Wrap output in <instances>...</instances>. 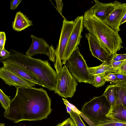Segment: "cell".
<instances>
[{
  "mask_svg": "<svg viewBox=\"0 0 126 126\" xmlns=\"http://www.w3.org/2000/svg\"><path fill=\"white\" fill-rule=\"evenodd\" d=\"M16 88V95L4 112V117L16 123L46 119L52 111L46 91L41 88Z\"/></svg>",
  "mask_w": 126,
  "mask_h": 126,
  "instance_id": "cell-1",
  "label": "cell"
},
{
  "mask_svg": "<svg viewBox=\"0 0 126 126\" xmlns=\"http://www.w3.org/2000/svg\"><path fill=\"white\" fill-rule=\"evenodd\" d=\"M9 52L8 56L0 58L1 63L18 65L36 77L39 81L38 85L46 88L50 91H55L57 74L48 60L30 57L13 49Z\"/></svg>",
  "mask_w": 126,
  "mask_h": 126,
  "instance_id": "cell-2",
  "label": "cell"
},
{
  "mask_svg": "<svg viewBox=\"0 0 126 126\" xmlns=\"http://www.w3.org/2000/svg\"><path fill=\"white\" fill-rule=\"evenodd\" d=\"M83 24L89 32L99 40L110 55L113 56L123 47L119 35L109 28L88 10L83 16Z\"/></svg>",
  "mask_w": 126,
  "mask_h": 126,
  "instance_id": "cell-3",
  "label": "cell"
},
{
  "mask_svg": "<svg viewBox=\"0 0 126 126\" xmlns=\"http://www.w3.org/2000/svg\"><path fill=\"white\" fill-rule=\"evenodd\" d=\"M111 108L109 102L103 94L94 97L85 103L80 111L97 126L112 119L107 116Z\"/></svg>",
  "mask_w": 126,
  "mask_h": 126,
  "instance_id": "cell-4",
  "label": "cell"
},
{
  "mask_svg": "<svg viewBox=\"0 0 126 126\" xmlns=\"http://www.w3.org/2000/svg\"><path fill=\"white\" fill-rule=\"evenodd\" d=\"M65 64L73 76L79 82L92 84L93 76L90 74L86 61L78 47L72 52Z\"/></svg>",
  "mask_w": 126,
  "mask_h": 126,
  "instance_id": "cell-5",
  "label": "cell"
},
{
  "mask_svg": "<svg viewBox=\"0 0 126 126\" xmlns=\"http://www.w3.org/2000/svg\"><path fill=\"white\" fill-rule=\"evenodd\" d=\"M55 93L65 99L72 98L78 84L76 79L65 65L58 74Z\"/></svg>",
  "mask_w": 126,
  "mask_h": 126,
  "instance_id": "cell-6",
  "label": "cell"
},
{
  "mask_svg": "<svg viewBox=\"0 0 126 126\" xmlns=\"http://www.w3.org/2000/svg\"><path fill=\"white\" fill-rule=\"evenodd\" d=\"M74 25L73 21L64 19L58 44L56 50V60L54 66L57 74L62 68L61 62Z\"/></svg>",
  "mask_w": 126,
  "mask_h": 126,
  "instance_id": "cell-7",
  "label": "cell"
},
{
  "mask_svg": "<svg viewBox=\"0 0 126 126\" xmlns=\"http://www.w3.org/2000/svg\"><path fill=\"white\" fill-rule=\"evenodd\" d=\"M83 16H78L74 21V25L69 39L62 60L63 64L65 65L66 62L72 52L78 47L83 30Z\"/></svg>",
  "mask_w": 126,
  "mask_h": 126,
  "instance_id": "cell-8",
  "label": "cell"
},
{
  "mask_svg": "<svg viewBox=\"0 0 126 126\" xmlns=\"http://www.w3.org/2000/svg\"><path fill=\"white\" fill-rule=\"evenodd\" d=\"M31 36L32 39V43L25 55L32 57L37 54H45L48 56L50 61L55 62L56 50L54 47L52 45L49 46L42 38L38 37L32 35Z\"/></svg>",
  "mask_w": 126,
  "mask_h": 126,
  "instance_id": "cell-9",
  "label": "cell"
},
{
  "mask_svg": "<svg viewBox=\"0 0 126 126\" xmlns=\"http://www.w3.org/2000/svg\"><path fill=\"white\" fill-rule=\"evenodd\" d=\"M85 37L88 40L92 55L103 62H109L113 56L110 55L95 36L89 32L85 34Z\"/></svg>",
  "mask_w": 126,
  "mask_h": 126,
  "instance_id": "cell-10",
  "label": "cell"
},
{
  "mask_svg": "<svg viewBox=\"0 0 126 126\" xmlns=\"http://www.w3.org/2000/svg\"><path fill=\"white\" fill-rule=\"evenodd\" d=\"M126 13V3L118 1L113 11L103 22L109 28L117 33L120 30V24Z\"/></svg>",
  "mask_w": 126,
  "mask_h": 126,
  "instance_id": "cell-11",
  "label": "cell"
},
{
  "mask_svg": "<svg viewBox=\"0 0 126 126\" xmlns=\"http://www.w3.org/2000/svg\"><path fill=\"white\" fill-rule=\"evenodd\" d=\"M94 4L89 11L100 20L104 21L114 10L118 2L115 1L112 2L104 3L97 0H94Z\"/></svg>",
  "mask_w": 126,
  "mask_h": 126,
  "instance_id": "cell-12",
  "label": "cell"
},
{
  "mask_svg": "<svg viewBox=\"0 0 126 126\" xmlns=\"http://www.w3.org/2000/svg\"><path fill=\"white\" fill-rule=\"evenodd\" d=\"M0 78L7 84L16 87H32L36 84L27 82L3 66L0 69Z\"/></svg>",
  "mask_w": 126,
  "mask_h": 126,
  "instance_id": "cell-13",
  "label": "cell"
},
{
  "mask_svg": "<svg viewBox=\"0 0 126 126\" xmlns=\"http://www.w3.org/2000/svg\"><path fill=\"white\" fill-rule=\"evenodd\" d=\"M2 63L4 67L22 79L27 82L38 85V79L25 69L14 64L6 63Z\"/></svg>",
  "mask_w": 126,
  "mask_h": 126,
  "instance_id": "cell-14",
  "label": "cell"
},
{
  "mask_svg": "<svg viewBox=\"0 0 126 126\" xmlns=\"http://www.w3.org/2000/svg\"><path fill=\"white\" fill-rule=\"evenodd\" d=\"M32 22L20 11L16 14L14 21L12 22V27L13 30L20 32L33 25Z\"/></svg>",
  "mask_w": 126,
  "mask_h": 126,
  "instance_id": "cell-15",
  "label": "cell"
},
{
  "mask_svg": "<svg viewBox=\"0 0 126 126\" xmlns=\"http://www.w3.org/2000/svg\"><path fill=\"white\" fill-rule=\"evenodd\" d=\"M107 116L112 119L126 123V107L121 105H115L111 108Z\"/></svg>",
  "mask_w": 126,
  "mask_h": 126,
  "instance_id": "cell-16",
  "label": "cell"
},
{
  "mask_svg": "<svg viewBox=\"0 0 126 126\" xmlns=\"http://www.w3.org/2000/svg\"><path fill=\"white\" fill-rule=\"evenodd\" d=\"M114 85L116 92L115 106L121 105L126 107V82H118Z\"/></svg>",
  "mask_w": 126,
  "mask_h": 126,
  "instance_id": "cell-17",
  "label": "cell"
},
{
  "mask_svg": "<svg viewBox=\"0 0 126 126\" xmlns=\"http://www.w3.org/2000/svg\"><path fill=\"white\" fill-rule=\"evenodd\" d=\"M108 62H103L100 65L96 66L88 67L87 69L90 74L93 76L110 72H116V70L112 68L110 66Z\"/></svg>",
  "mask_w": 126,
  "mask_h": 126,
  "instance_id": "cell-18",
  "label": "cell"
},
{
  "mask_svg": "<svg viewBox=\"0 0 126 126\" xmlns=\"http://www.w3.org/2000/svg\"><path fill=\"white\" fill-rule=\"evenodd\" d=\"M103 94L106 97L109 102L111 106V108H112L115 105L116 100V90L115 85H108Z\"/></svg>",
  "mask_w": 126,
  "mask_h": 126,
  "instance_id": "cell-19",
  "label": "cell"
},
{
  "mask_svg": "<svg viewBox=\"0 0 126 126\" xmlns=\"http://www.w3.org/2000/svg\"><path fill=\"white\" fill-rule=\"evenodd\" d=\"M11 97L6 95L0 89V102L1 106L6 110L9 107L11 101Z\"/></svg>",
  "mask_w": 126,
  "mask_h": 126,
  "instance_id": "cell-20",
  "label": "cell"
},
{
  "mask_svg": "<svg viewBox=\"0 0 126 126\" xmlns=\"http://www.w3.org/2000/svg\"><path fill=\"white\" fill-rule=\"evenodd\" d=\"M106 74H98L93 76V81L92 85L96 88L103 86L106 82L104 78V76Z\"/></svg>",
  "mask_w": 126,
  "mask_h": 126,
  "instance_id": "cell-21",
  "label": "cell"
},
{
  "mask_svg": "<svg viewBox=\"0 0 126 126\" xmlns=\"http://www.w3.org/2000/svg\"><path fill=\"white\" fill-rule=\"evenodd\" d=\"M69 113L76 126H86L81 119L79 113L72 110Z\"/></svg>",
  "mask_w": 126,
  "mask_h": 126,
  "instance_id": "cell-22",
  "label": "cell"
},
{
  "mask_svg": "<svg viewBox=\"0 0 126 126\" xmlns=\"http://www.w3.org/2000/svg\"><path fill=\"white\" fill-rule=\"evenodd\" d=\"M96 126H126V123L112 119L101 124Z\"/></svg>",
  "mask_w": 126,
  "mask_h": 126,
  "instance_id": "cell-23",
  "label": "cell"
},
{
  "mask_svg": "<svg viewBox=\"0 0 126 126\" xmlns=\"http://www.w3.org/2000/svg\"><path fill=\"white\" fill-rule=\"evenodd\" d=\"M106 82L111 81L116 84L119 82L117 79L113 72L107 73L104 76Z\"/></svg>",
  "mask_w": 126,
  "mask_h": 126,
  "instance_id": "cell-24",
  "label": "cell"
},
{
  "mask_svg": "<svg viewBox=\"0 0 126 126\" xmlns=\"http://www.w3.org/2000/svg\"><path fill=\"white\" fill-rule=\"evenodd\" d=\"M126 60L121 61H115L111 59L108 62V64L111 68L116 70Z\"/></svg>",
  "mask_w": 126,
  "mask_h": 126,
  "instance_id": "cell-25",
  "label": "cell"
},
{
  "mask_svg": "<svg viewBox=\"0 0 126 126\" xmlns=\"http://www.w3.org/2000/svg\"><path fill=\"white\" fill-rule=\"evenodd\" d=\"M55 126H76L73 121L70 117L61 123H59Z\"/></svg>",
  "mask_w": 126,
  "mask_h": 126,
  "instance_id": "cell-26",
  "label": "cell"
},
{
  "mask_svg": "<svg viewBox=\"0 0 126 126\" xmlns=\"http://www.w3.org/2000/svg\"><path fill=\"white\" fill-rule=\"evenodd\" d=\"M6 40L5 33L4 32H0V50L4 49Z\"/></svg>",
  "mask_w": 126,
  "mask_h": 126,
  "instance_id": "cell-27",
  "label": "cell"
},
{
  "mask_svg": "<svg viewBox=\"0 0 126 126\" xmlns=\"http://www.w3.org/2000/svg\"><path fill=\"white\" fill-rule=\"evenodd\" d=\"M55 1L57 4L56 9L57 11L63 18L64 19H66L63 16L62 13L63 5L62 0H55Z\"/></svg>",
  "mask_w": 126,
  "mask_h": 126,
  "instance_id": "cell-28",
  "label": "cell"
},
{
  "mask_svg": "<svg viewBox=\"0 0 126 126\" xmlns=\"http://www.w3.org/2000/svg\"><path fill=\"white\" fill-rule=\"evenodd\" d=\"M115 61H119L126 60V54H117V53L113 56L112 59Z\"/></svg>",
  "mask_w": 126,
  "mask_h": 126,
  "instance_id": "cell-29",
  "label": "cell"
},
{
  "mask_svg": "<svg viewBox=\"0 0 126 126\" xmlns=\"http://www.w3.org/2000/svg\"><path fill=\"white\" fill-rule=\"evenodd\" d=\"M117 73L126 75V60L116 70Z\"/></svg>",
  "mask_w": 126,
  "mask_h": 126,
  "instance_id": "cell-30",
  "label": "cell"
},
{
  "mask_svg": "<svg viewBox=\"0 0 126 126\" xmlns=\"http://www.w3.org/2000/svg\"><path fill=\"white\" fill-rule=\"evenodd\" d=\"M114 74L119 82H126V75L117 73H114Z\"/></svg>",
  "mask_w": 126,
  "mask_h": 126,
  "instance_id": "cell-31",
  "label": "cell"
},
{
  "mask_svg": "<svg viewBox=\"0 0 126 126\" xmlns=\"http://www.w3.org/2000/svg\"><path fill=\"white\" fill-rule=\"evenodd\" d=\"M64 104L65 105L69 106L73 111L79 113L80 111L74 105L69 103L66 99L62 98Z\"/></svg>",
  "mask_w": 126,
  "mask_h": 126,
  "instance_id": "cell-32",
  "label": "cell"
},
{
  "mask_svg": "<svg viewBox=\"0 0 126 126\" xmlns=\"http://www.w3.org/2000/svg\"><path fill=\"white\" fill-rule=\"evenodd\" d=\"M80 116H81L85 122L90 126H96L93 122L90 119L87 117L85 115L80 111L79 113Z\"/></svg>",
  "mask_w": 126,
  "mask_h": 126,
  "instance_id": "cell-33",
  "label": "cell"
},
{
  "mask_svg": "<svg viewBox=\"0 0 126 126\" xmlns=\"http://www.w3.org/2000/svg\"><path fill=\"white\" fill-rule=\"evenodd\" d=\"M21 0H12L10 2V9L14 10L16 9L22 1Z\"/></svg>",
  "mask_w": 126,
  "mask_h": 126,
  "instance_id": "cell-34",
  "label": "cell"
},
{
  "mask_svg": "<svg viewBox=\"0 0 126 126\" xmlns=\"http://www.w3.org/2000/svg\"><path fill=\"white\" fill-rule=\"evenodd\" d=\"M0 57L2 58L7 57L10 54V52H8L5 48L3 49L0 50Z\"/></svg>",
  "mask_w": 126,
  "mask_h": 126,
  "instance_id": "cell-35",
  "label": "cell"
},
{
  "mask_svg": "<svg viewBox=\"0 0 126 126\" xmlns=\"http://www.w3.org/2000/svg\"><path fill=\"white\" fill-rule=\"evenodd\" d=\"M126 22V13L123 16L120 24V26Z\"/></svg>",
  "mask_w": 126,
  "mask_h": 126,
  "instance_id": "cell-36",
  "label": "cell"
},
{
  "mask_svg": "<svg viewBox=\"0 0 126 126\" xmlns=\"http://www.w3.org/2000/svg\"><path fill=\"white\" fill-rule=\"evenodd\" d=\"M66 108L67 110V112L68 113H70L72 110L67 105H66Z\"/></svg>",
  "mask_w": 126,
  "mask_h": 126,
  "instance_id": "cell-37",
  "label": "cell"
},
{
  "mask_svg": "<svg viewBox=\"0 0 126 126\" xmlns=\"http://www.w3.org/2000/svg\"><path fill=\"white\" fill-rule=\"evenodd\" d=\"M0 126H5V124L4 123H1L0 124Z\"/></svg>",
  "mask_w": 126,
  "mask_h": 126,
  "instance_id": "cell-38",
  "label": "cell"
},
{
  "mask_svg": "<svg viewBox=\"0 0 126 126\" xmlns=\"http://www.w3.org/2000/svg\"></svg>",
  "mask_w": 126,
  "mask_h": 126,
  "instance_id": "cell-39",
  "label": "cell"
}]
</instances>
